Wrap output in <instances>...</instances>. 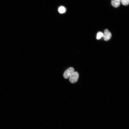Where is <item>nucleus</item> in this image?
<instances>
[{
	"instance_id": "f257e3e1",
	"label": "nucleus",
	"mask_w": 129,
	"mask_h": 129,
	"mask_svg": "<svg viewBox=\"0 0 129 129\" xmlns=\"http://www.w3.org/2000/svg\"><path fill=\"white\" fill-rule=\"evenodd\" d=\"M79 77V74L77 71H74L69 78L70 82L71 83H75L77 82Z\"/></svg>"
},
{
	"instance_id": "f03ea898",
	"label": "nucleus",
	"mask_w": 129,
	"mask_h": 129,
	"mask_svg": "<svg viewBox=\"0 0 129 129\" xmlns=\"http://www.w3.org/2000/svg\"><path fill=\"white\" fill-rule=\"evenodd\" d=\"M74 71V69L73 67H69L64 72L63 75L64 77L66 79L68 78Z\"/></svg>"
},
{
	"instance_id": "7ed1b4c3",
	"label": "nucleus",
	"mask_w": 129,
	"mask_h": 129,
	"mask_svg": "<svg viewBox=\"0 0 129 129\" xmlns=\"http://www.w3.org/2000/svg\"><path fill=\"white\" fill-rule=\"evenodd\" d=\"M112 36L111 32L107 29H106L103 33V38L104 40L107 41L109 40Z\"/></svg>"
},
{
	"instance_id": "20e7f679",
	"label": "nucleus",
	"mask_w": 129,
	"mask_h": 129,
	"mask_svg": "<svg viewBox=\"0 0 129 129\" xmlns=\"http://www.w3.org/2000/svg\"><path fill=\"white\" fill-rule=\"evenodd\" d=\"M121 0H112L111 4L115 8L119 7L120 5Z\"/></svg>"
},
{
	"instance_id": "39448f33",
	"label": "nucleus",
	"mask_w": 129,
	"mask_h": 129,
	"mask_svg": "<svg viewBox=\"0 0 129 129\" xmlns=\"http://www.w3.org/2000/svg\"><path fill=\"white\" fill-rule=\"evenodd\" d=\"M103 36V33L101 32H99L97 33L96 36V39L99 40L101 39Z\"/></svg>"
},
{
	"instance_id": "423d86ee",
	"label": "nucleus",
	"mask_w": 129,
	"mask_h": 129,
	"mask_svg": "<svg viewBox=\"0 0 129 129\" xmlns=\"http://www.w3.org/2000/svg\"><path fill=\"white\" fill-rule=\"evenodd\" d=\"M66 9L63 6L59 7L58 9V11L60 13H63L66 11Z\"/></svg>"
},
{
	"instance_id": "0eeeda50",
	"label": "nucleus",
	"mask_w": 129,
	"mask_h": 129,
	"mask_svg": "<svg viewBox=\"0 0 129 129\" xmlns=\"http://www.w3.org/2000/svg\"><path fill=\"white\" fill-rule=\"evenodd\" d=\"M121 2L124 5H127L129 4V0H121Z\"/></svg>"
}]
</instances>
